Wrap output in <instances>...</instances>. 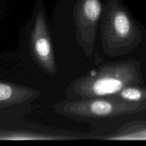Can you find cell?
<instances>
[{
  "mask_svg": "<svg viewBox=\"0 0 146 146\" xmlns=\"http://www.w3.org/2000/svg\"><path fill=\"white\" fill-rule=\"evenodd\" d=\"M137 78L134 66L117 63L102 67L94 73L75 81L70 91L80 99L112 97L130 86Z\"/></svg>",
  "mask_w": 146,
  "mask_h": 146,
  "instance_id": "6da1fadb",
  "label": "cell"
},
{
  "mask_svg": "<svg viewBox=\"0 0 146 146\" xmlns=\"http://www.w3.org/2000/svg\"><path fill=\"white\" fill-rule=\"evenodd\" d=\"M101 14L102 6L99 0H84L77 12L76 20L80 31L82 35L87 32V40L91 44L94 43L95 27Z\"/></svg>",
  "mask_w": 146,
  "mask_h": 146,
  "instance_id": "277c9868",
  "label": "cell"
},
{
  "mask_svg": "<svg viewBox=\"0 0 146 146\" xmlns=\"http://www.w3.org/2000/svg\"><path fill=\"white\" fill-rule=\"evenodd\" d=\"M37 91L0 81V107L19 104L38 96Z\"/></svg>",
  "mask_w": 146,
  "mask_h": 146,
  "instance_id": "5b68a950",
  "label": "cell"
},
{
  "mask_svg": "<svg viewBox=\"0 0 146 146\" xmlns=\"http://www.w3.org/2000/svg\"><path fill=\"white\" fill-rule=\"evenodd\" d=\"M144 92L141 89L130 86L123 88L113 97L127 102L140 104L144 98Z\"/></svg>",
  "mask_w": 146,
  "mask_h": 146,
  "instance_id": "52a82bcc",
  "label": "cell"
},
{
  "mask_svg": "<svg viewBox=\"0 0 146 146\" xmlns=\"http://www.w3.org/2000/svg\"><path fill=\"white\" fill-rule=\"evenodd\" d=\"M108 21L110 36L116 41L122 42L130 38L133 25L130 17L124 10L117 9L112 11Z\"/></svg>",
  "mask_w": 146,
  "mask_h": 146,
  "instance_id": "8992f818",
  "label": "cell"
},
{
  "mask_svg": "<svg viewBox=\"0 0 146 146\" xmlns=\"http://www.w3.org/2000/svg\"><path fill=\"white\" fill-rule=\"evenodd\" d=\"M30 48L33 56L44 71L50 74L56 73V65L51 39L47 30L44 13H37L30 36Z\"/></svg>",
  "mask_w": 146,
  "mask_h": 146,
  "instance_id": "3957f363",
  "label": "cell"
},
{
  "mask_svg": "<svg viewBox=\"0 0 146 146\" xmlns=\"http://www.w3.org/2000/svg\"><path fill=\"white\" fill-rule=\"evenodd\" d=\"M140 106L137 103L127 102L112 96L64 103L57 106V111L72 118L102 119L135 113Z\"/></svg>",
  "mask_w": 146,
  "mask_h": 146,
  "instance_id": "7a4b0ae2",
  "label": "cell"
}]
</instances>
